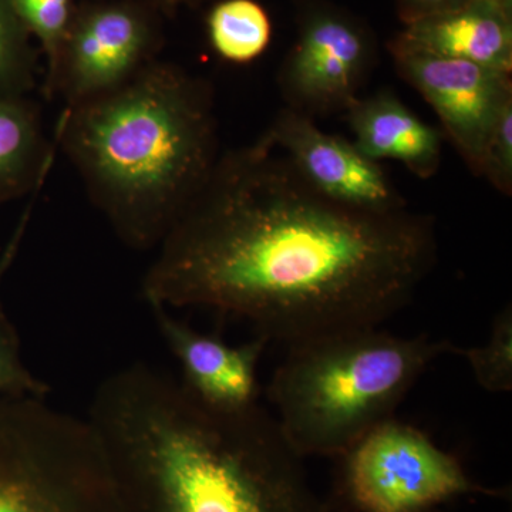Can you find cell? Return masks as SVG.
<instances>
[{
    "label": "cell",
    "mask_w": 512,
    "mask_h": 512,
    "mask_svg": "<svg viewBox=\"0 0 512 512\" xmlns=\"http://www.w3.org/2000/svg\"><path fill=\"white\" fill-rule=\"evenodd\" d=\"M147 269L156 309L207 308L288 348L379 328L439 255L430 217L356 210L306 183L271 140L220 154Z\"/></svg>",
    "instance_id": "obj_1"
},
{
    "label": "cell",
    "mask_w": 512,
    "mask_h": 512,
    "mask_svg": "<svg viewBox=\"0 0 512 512\" xmlns=\"http://www.w3.org/2000/svg\"><path fill=\"white\" fill-rule=\"evenodd\" d=\"M87 421L160 512H326L303 458L258 403L211 406L183 379L137 363L103 380Z\"/></svg>",
    "instance_id": "obj_2"
},
{
    "label": "cell",
    "mask_w": 512,
    "mask_h": 512,
    "mask_svg": "<svg viewBox=\"0 0 512 512\" xmlns=\"http://www.w3.org/2000/svg\"><path fill=\"white\" fill-rule=\"evenodd\" d=\"M55 144L117 237L156 249L220 157L214 89L156 60L119 89L64 107Z\"/></svg>",
    "instance_id": "obj_3"
},
{
    "label": "cell",
    "mask_w": 512,
    "mask_h": 512,
    "mask_svg": "<svg viewBox=\"0 0 512 512\" xmlns=\"http://www.w3.org/2000/svg\"><path fill=\"white\" fill-rule=\"evenodd\" d=\"M454 349L448 340L380 328L292 346L268 387L279 429L302 458L342 457L393 419L431 363Z\"/></svg>",
    "instance_id": "obj_4"
},
{
    "label": "cell",
    "mask_w": 512,
    "mask_h": 512,
    "mask_svg": "<svg viewBox=\"0 0 512 512\" xmlns=\"http://www.w3.org/2000/svg\"><path fill=\"white\" fill-rule=\"evenodd\" d=\"M345 458V487L360 512H427L485 493L456 457L427 434L390 419L357 441Z\"/></svg>",
    "instance_id": "obj_5"
},
{
    "label": "cell",
    "mask_w": 512,
    "mask_h": 512,
    "mask_svg": "<svg viewBox=\"0 0 512 512\" xmlns=\"http://www.w3.org/2000/svg\"><path fill=\"white\" fill-rule=\"evenodd\" d=\"M295 25L278 72L286 109L311 119L348 110L375 67V32L330 0H295Z\"/></svg>",
    "instance_id": "obj_6"
},
{
    "label": "cell",
    "mask_w": 512,
    "mask_h": 512,
    "mask_svg": "<svg viewBox=\"0 0 512 512\" xmlns=\"http://www.w3.org/2000/svg\"><path fill=\"white\" fill-rule=\"evenodd\" d=\"M163 15L140 0H86L76 6L46 100L64 107L113 92L158 60Z\"/></svg>",
    "instance_id": "obj_7"
},
{
    "label": "cell",
    "mask_w": 512,
    "mask_h": 512,
    "mask_svg": "<svg viewBox=\"0 0 512 512\" xmlns=\"http://www.w3.org/2000/svg\"><path fill=\"white\" fill-rule=\"evenodd\" d=\"M389 53L396 72L434 110L443 134L477 175L488 133L512 99V73L423 53Z\"/></svg>",
    "instance_id": "obj_8"
},
{
    "label": "cell",
    "mask_w": 512,
    "mask_h": 512,
    "mask_svg": "<svg viewBox=\"0 0 512 512\" xmlns=\"http://www.w3.org/2000/svg\"><path fill=\"white\" fill-rule=\"evenodd\" d=\"M264 134L303 180L329 200L363 211L407 208L380 163L366 157L353 141L320 130L311 117L284 107Z\"/></svg>",
    "instance_id": "obj_9"
},
{
    "label": "cell",
    "mask_w": 512,
    "mask_h": 512,
    "mask_svg": "<svg viewBox=\"0 0 512 512\" xmlns=\"http://www.w3.org/2000/svg\"><path fill=\"white\" fill-rule=\"evenodd\" d=\"M158 328L180 362L183 380L211 406L242 409L256 403L258 366L268 345L256 338L242 346H229L156 309Z\"/></svg>",
    "instance_id": "obj_10"
},
{
    "label": "cell",
    "mask_w": 512,
    "mask_h": 512,
    "mask_svg": "<svg viewBox=\"0 0 512 512\" xmlns=\"http://www.w3.org/2000/svg\"><path fill=\"white\" fill-rule=\"evenodd\" d=\"M387 50L463 60L512 73V15L473 0L403 29L387 43Z\"/></svg>",
    "instance_id": "obj_11"
},
{
    "label": "cell",
    "mask_w": 512,
    "mask_h": 512,
    "mask_svg": "<svg viewBox=\"0 0 512 512\" xmlns=\"http://www.w3.org/2000/svg\"><path fill=\"white\" fill-rule=\"evenodd\" d=\"M345 113L353 143L370 160L397 161L421 180L439 173L443 131L420 119L392 90L359 97Z\"/></svg>",
    "instance_id": "obj_12"
},
{
    "label": "cell",
    "mask_w": 512,
    "mask_h": 512,
    "mask_svg": "<svg viewBox=\"0 0 512 512\" xmlns=\"http://www.w3.org/2000/svg\"><path fill=\"white\" fill-rule=\"evenodd\" d=\"M55 147L32 97H0V204L39 187Z\"/></svg>",
    "instance_id": "obj_13"
},
{
    "label": "cell",
    "mask_w": 512,
    "mask_h": 512,
    "mask_svg": "<svg viewBox=\"0 0 512 512\" xmlns=\"http://www.w3.org/2000/svg\"><path fill=\"white\" fill-rule=\"evenodd\" d=\"M205 26L215 55L237 66L264 56L274 35L271 16L258 0H218L207 13Z\"/></svg>",
    "instance_id": "obj_14"
},
{
    "label": "cell",
    "mask_w": 512,
    "mask_h": 512,
    "mask_svg": "<svg viewBox=\"0 0 512 512\" xmlns=\"http://www.w3.org/2000/svg\"><path fill=\"white\" fill-rule=\"evenodd\" d=\"M37 80L32 36L10 0H0V97L30 96Z\"/></svg>",
    "instance_id": "obj_15"
},
{
    "label": "cell",
    "mask_w": 512,
    "mask_h": 512,
    "mask_svg": "<svg viewBox=\"0 0 512 512\" xmlns=\"http://www.w3.org/2000/svg\"><path fill=\"white\" fill-rule=\"evenodd\" d=\"M10 5L45 57L43 86L55 73L77 5L74 0H10Z\"/></svg>",
    "instance_id": "obj_16"
},
{
    "label": "cell",
    "mask_w": 512,
    "mask_h": 512,
    "mask_svg": "<svg viewBox=\"0 0 512 512\" xmlns=\"http://www.w3.org/2000/svg\"><path fill=\"white\" fill-rule=\"evenodd\" d=\"M454 353L467 360L481 389L490 393L512 390V309L505 306L494 318L490 338L483 346L457 348Z\"/></svg>",
    "instance_id": "obj_17"
},
{
    "label": "cell",
    "mask_w": 512,
    "mask_h": 512,
    "mask_svg": "<svg viewBox=\"0 0 512 512\" xmlns=\"http://www.w3.org/2000/svg\"><path fill=\"white\" fill-rule=\"evenodd\" d=\"M0 394L47 397L49 387L23 360L18 333L0 308Z\"/></svg>",
    "instance_id": "obj_18"
},
{
    "label": "cell",
    "mask_w": 512,
    "mask_h": 512,
    "mask_svg": "<svg viewBox=\"0 0 512 512\" xmlns=\"http://www.w3.org/2000/svg\"><path fill=\"white\" fill-rule=\"evenodd\" d=\"M477 175L501 194H512V99L505 103L488 133Z\"/></svg>",
    "instance_id": "obj_19"
},
{
    "label": "cell",
    "mask_w": 512,
    "mask_h": 512,
    "mask_svg": "<svg viewBox=\"0 0 512 512\" xmlns=\"http://www.w3.org/2000/svg\"><path fill=\"white\" fill-rule=\"evenodd\" d=\"M473 0H396L397 18L404 25L460 8Z\"/></svg>",
    "instance_id": "obj_20"
},
{
    "label": "cell",
    "mask_w": 512,
    "mask_h": 512,
    "mask_svg": "<svg viewBox=\"0 0 512 512\" xmlns=\"http://www.w3.org/2000/svg\"><path fill=\"white\" fill-rule=\"evenodd\" d=\"M151 8L156 9L161 15L173 16L178 10L184 8H198L208 0H140Z\"/></svg>",
    "instance_id": "obj_21"
},
{
    "label": "cell",
    "mask_w": 512,
    "mask_h": 512,
    "mask_svg": "<svg viewBox=\"0 0 512 512\" xmlns=\"http://www.w3.org/2000/svg\"><path fill=\"white\" fill-rule=\"evenodd\" d=\"M485 2L491 3V5L497 6L508 15H512V0H485Z\"/></svg>",
    "instance_id": "obj_22"
}]
</instances>
